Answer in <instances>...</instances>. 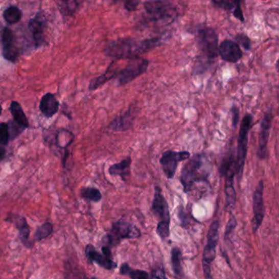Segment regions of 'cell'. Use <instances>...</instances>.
Listing matches in <instances>:
<instances>
[{"label": "cell", "instance_id": "cell-26", "mask_svg": "<svg viewBox=\"0 0 279 279\" xmlns=\"http://www.w3.org/2000/svg\"><path fill=\"white\" fill-rule=\"evenodd\" d=\"M181 257H182V252L178 247H175L172 249L171 251V263H172V268L174 273H175L177 277H181L182 276V266H181Z\"/></svg>", "mask_w": 279, "mask_h": 279}, {"label": "cell", "instance_id": "cell-33", "mask_svg": "<svg viewBox=\"0 0 279 279\" xmlns=\"http://www.w3.org/2000/svg\"><path fill=\"white\" fill-rule=\"evenodd\" d=\"M237 224H237L236 218L234 217V216H232V215H231L229 220H228V224L226 226L225 235H224L225 240H228L230 234H232L234 228H236Z\"/></svg>", "mask_w": 279, "mask_h": 279}, {"label": "cell", "instance_id": "cell-12", "mask_svg": "<svg viewBox=\"0 0 279 279\" xmlns=\"http://www.w3.org/2000/svg\"><path fill=\"white\" fill-rule=\"evenodd\" d=\"M46 26H47V20L40 13L35 15V17L31 18L28 23V27L36 48L41 47L46 43L45 35H44Z\"/></svg>", "mask_w": 279, "mask_h": 279}, {"label": "cell", "instance_id": "cell-29", "mask_svg": "<svg viewBox=\"0 0 279 279\" xmlns=\"http://www.w3.org/2000/svg\"><path fill=\"white\" fill-rule=\"evenodd\" d=\"M9 126L5 122L0 123V145L6 146L9 144Z\"/></svg>", "mask_w": 279, "mask_h": 279}, {"label": "cell", "instance_id": "cell-15", "mask_svg": "<svg viewBox=\"0 0 279 279\" xmlns=\"http://www.w3.org/2000/svg\"><path fill=\"white\" fill-rule=\"evenodd\" d=\"M152 210L155 216L160 220L159 223L170 224L171 216L169 212L168 203L162 195L161 189L156 186L155 188L154 197L152 201Z\"/></svg>", "mask_w": 279, "mask_h": 279}, {"label": "cell", "instance_id": "cell-5", "mask_svg": "<svg viewBox=\"0 0 279 279\" xmlns=\"http://www.w3.org/2000/svg\"><path fill=\"white\" fill-rule=\"evenodd\" d=\"M219 228L220 222L215 220L210 227L207 234V242L203 251L202 268L205 279H213L211 265L216 257V246L219 241Z\"/></svg>", "mask_w": 279, "mask_h": 279}, {"label": "cell", "instance_id": "cell-21", "mask_svg": "<svg viewBox=\"0 0 279 279\" xmlns=\"http://www.w3.org/2000/svg\"><path fill=\"white\" fill-rule=\"evenodd\" d=\"M112 64L111 63L107 68V70L106 71L105 73L103 75H101L99 77L92 79L89 83V86H88V89L90 91L96 90L97 88H99V87L102 86L103 84H106L109 80H112V79L117 77V72L118 70H113Z\"/></svg>", "mask_w": 279, "mask_h": 279}, {"label": "cell", "instance_id": "cell-36", "mask_svg": "<svg viewBox=\"0 0 279 279\" xmlns=\"http://www.w3.org/2000/svg\"><path fill=\"white\" fill-rule=\"evenodd\" d=\"M234 17L238 19L239 21H245L244 16H243V12H242V6H241L240 1H238V5H237L236 9H234Z\"/></svg>", "mask_w": 279, "mask_h": 279}, {"label": "cell", "instance_id": "cell-3", "mask_svg": "<svg viewBox=\"0 0 279 279\" xmlns=\"http://www.w3.org/2000/svg\"><path fill=\"white\" fill-rule=\"evenodd\" d=\"M253 117L250 113H246L242 121L240 131L238 135V154L236 158V175L238 180L242 179V173L244 170L246 162L247 147H248V135L250 129L252 127Z\"/></svg>", "mask_w": 279, "mask_h": 279}, {"label": "cell", "instance_id": "cell-23", "mask_svg": "<svg viewBox=\"0 0 279 279\" xmlns=\"http://www.w3.org/2000/svg\"><path fill=\"white\" fill-rule=\"evenodd\" d=\"M13 222L15 223L16 228H17L19 232V235H20V238H21V242L26 246H28V242H29L30 230L29 225L27 224V220L25 218L21 217V216H14V219H13Z\"/></svg>", "mask_w": 279, "mask_h": 279}, {"label": "cell", "instance_id": "cell-2", "mask_svg": "<svg viewBox=\"0 0 279 279\" xmlns=\"http://www.w3.org/2000/svg\"><path fill=\"white\" fill-rule=\"evenodd\" d=\"M211 165L203 154H197L185 165L181 173L180 182L185 193L194 190L197 183H207Z\"/></svg>", "mask_w": 279, "mask_h": 279}, {"label": "cell", "instance_id": "cell-1", "mask_svg": "<svg viewBox=\"0 0 279 279\" xmlns=\"http://www.w3.org/2000/svg\"><path fill=\"white\" fill-rule=\"evenodd\" d=\"M161 37L138 39L122 38L109 42L105 47L104 53L113 59H134L160 45Z\"/></svg>", "mask_w": 279, "mask_h": 279}, {"label": "cell", "instance_id": "cell-20", "mask_svg": "<svg viewBox=\"0 0 279 279\" xmlns=\"http://www.w3.org/2000/svg\"><path fill=\"white\" fill-rule=\"evenodd\" d=\"M132 160L130 156L112 165L109 168L108 172L112 176H120L123 181H126L130 175V168H131Z\"/></svg>", "mask_w": 279, "mask_h": 279}, {"label": "cell", "instance_id": "cell-39", "mask_svg": "<svg viewBox=\"0 0 279 279\" xmlns=\"http://www.w3.org/2000/svg\"><path fill=\"white\" fill-rule=\"evenodd\" d=\"M5 156H6V150H5V148H3L1 145H0V162L2 160H5Z\"/></svg>", "mask_w": 279, "mask_h": 279}, {"label": "cell", "instance_id": "cell-14", "mask_svg": "<svg viewBox=\"0 0 279 279\" xmlns=\"http://www.w3.org/2000/svg\"><path fill=\"white\" fill-rule=\"evenodd\" d=\"M219 55L222 59L230 63H236L242 58V52L237 42L231 39H225L219 45Z\"/></svg>", "mask_w": 279, "mask_h": 279}, {"label": "cell", "instance_id": "cell-28", "mask_svg": "<svg viewBox=\"0 0 279 279\" xmlns=\"http://www.w3.org/2000/svg\"><path fill=\"white\" fill-rule=\"evenodd\" d=\"M54 231V226L51 223H44L36 230L35 234V239L36 241H41L44 238L50 237Z\"/></svg>", "mask_w": 279, "mask_h": 279}, {"label": "cell", "instance_id": "cell-30", "mask_svg": "<svg viewBox=\"0 0 279 279\" xmlns=\"http://www.w3.org/2000/svg\"><path fill=\"white\" fill-rule=\"evenodd\" d=\"M215 6L225 11H231L234 13V9H236L238 1H212Z\"/></svg>", "mask_w": 279, "mask_h": 279}, {"label": "cell", "instance_id": "cell-7", "mask_svg": "<svg viewBox=\"0 0 279 279\" xmlns=\"http://www.w3.org/2000/svg\"><path fill=\"white\" fill-rule=\"evenodd\" d=\"M144 5L152 21L171 22L176 15L175 6L169 1H147Z\"/></svg>", "mask_w": 279, "mask_h": 279}, {"label": "cell", "instance_id": "cell-37", "mask_svg": "<svg viewBox=\"0 0 279 279\" xmlns=\"http://www.w3.org/2000/svg\"><path fill=\"white\" fill-rule=\"evenodd\" d=\"M149 279H168L166 276L164 270L163 269H156L153 270L152 273V277Z\"/></svg>", "mask_w": 279, "mask_h": 279}, {"label": "cell", "instance_id": "cell-11", "mask_svg": "<svg viewBox=\"0 0 279 279\" xmlns=\"http://www.w3.org/2000/svg\"><path fill=\"white\" fill-rule=\"evenodd\" d=\"M263 192H264V183L263 181H260L253 194V212H254V217L252 219L253 232H257V229L262 224L263 220L265 217V208L264 200H263Z\"/></svg>", "mask_w": 279, "mask_h": 279}, {"label": "cell", "instance_id": "cell-32", "mask_svg": "<svg viewBox=\"0 0 279 279\" xmlns=\"http://www.w3.org/2000/svg\"><path fill=\"white\" fill-rule=\"evenodd\" d=\"M236 40L238 44H240L242 47L244 48L246 50H250L251 48V41L247 35L243 33H239L236 35Z\"/></svg>", "mask_w": 279, "mask_h": 279}, {"label": "cell", "instance_id": "cell-4", "mask_svg": "<svg viewBox=\"0 0 279 279\" xmlns=\"http://www.w3.org/2000/svg\"><path fill=\"white\" fill-rule=\"evenodd\" d=\"M197 41L202 55L207 60L216 59L219 50V38L212 27H201L197 31Z\"/></svg>", "mask_w": 279, "mask_h": 279}, {"label": "cell", "instance_id": "cell-25", "mask_svg": "<svg viewBox=\"0 0 279 279\" xmlns=\"http://www.w3.org/2000/svg\"><path fill=\"white\" fill-rule=\"evenodd\" d=\"M4 18L9 25H13L21 21L22 17L21 11L16 6H10L4 12Z\"/></svg>", "mask_w": 279, "mask_h": 279}, {"label": "cell", "instance_id": "cell-9", "mask_svg": "<svg viewBox=\"0 0 279 279\" xmlns=\"http://www.w3.org/2000/svg\"><path fill=\"white\" fill-rule=\"evenodd\" d=\"M190 156L191 154L188 151H183V152L167 151L163 152L160 159V164L167 179H173L175 176L179 163L183 160H189Z\"/></svg>", "mask_w": 279, "mask_h": 279}, {"label": "cell", "instance_id": "cell-17", "mask_svg": "<svg viewBox=\"0 0 279 279\" xmlns=\"http://www.w3.org/2000/svg\"><path fill=\"white\" fill-rule=\"evenodd\" d=\"M135 119V111L129 108L118 117H115L109 125V128L114 131H125L133 126V121Z\"/></svg>", "mask_w": 279, "mask_h": 279}, {"label": "cell", "instance_id": "cell-22", "mask_svg": "<svg viewBox=\"0 0 279 279\" xmlns=\"http://www.w3.org/2000/svg\"><path fill=\"white\" fill-rule=\"evenodd\" d=\"M9 109H10L11 113L13 115V120L19 126L22 128L29 127V121L27 119L25 112L23 111L21 105L18 102L13 101L11 103L10 108Z\"/></svg>", "mask_w": 279, "mask_h": 279}, {"label": "cell", "instance_id": "cell-16", "mask_svg": "<svg viewBox=\"0 0 279 279\" xmlns=\"http://www.w3.org/2000/svg\"><path fill=\"white\" fill-rule=\"evenodd\" d=\"M85 255L89 262L97 263L107 270H112L117 267V263L113 261L112 259L108 258L105 254L99 253L92 245L89 244L86 246Z\"/></svg>", "mask_w": 279, "mask_h": 279}, {"label": "cell", "instance_id": "cell-6", "mask_svg": "<svg viewBox=\"0 0 279 279\" xmlns=\"http://www.w3.org/2000/svg\"><path fill=\"white\" fill-rule=\"evenodd\" d=\"M140 236L141 232L135 225L125 220H120L113 224L111 231L107 234L104 239L107 246L110 247L119 244L122 239H133Z\"/></svg>", "mask_w": 279, "mask_h": 279}, {"label": "cell", "instance_id": "cell-24", "mask_svg": "<svg viewBox=\"0 0 279 279\" xmlns=\"http://www.w3.org/2000/svg\"><path fill=\"white\" fill-rule=\"evenodd\" d=\"M121 274L125 275L131 279H149V275L146 271L133 269L127 264H123L120 269Z\"/></svg>", "mask_w": 279, "mask_h": 279}, {"label": "cell", "instance_id": "cell-38", "mask_svg": "<svg viewBox=\"0 0 279 279\" xmlns=\"http://www.w3.org/2000/svg\"><path fill=\"white\" fill-rule=\"evenodd\" d=\"M64 4L67 5V9H66V11L64 12V13H66V14H69V13L72 14L78 8V3L77 2H64Z\"/></svg>", "mask_w": 279, "mask_h": 279}, {"label": "cell", "instance_id": "cell-41", "mask_svg": "<svg viewBox=\"0 0 279 279\" xmlns=\"http://www.w3.org/2000/svg\"><path fill=\"white\" fill-rule=\"evenodd\" d=\"M91 279H97V278H96V277H92V278H91Z\"/></svg>", "mask_w": 279, "mask_h": 279}, {"label": "cell", "instance_id": "cell-8", "mask_svg": "<svg viewBox=\"0 0 279 279\" xmlns=\"http://www.w3.org/2000/svg\"><path fill=\"white\" fill-rule=\"evenodd\" d=\"M149 66V61L145 58H134L129 60V63L122 70L117 72V82L120 86H124L125 84L135 80L138 76L144 74L148 70Z\"/></svg>", "mask_w": 279, "mask_h": 279}, {"label": "cell", "instance_id": "cell-13", "mask_svg": "<svg viewBox=\"0 0 279 279\" xmlns=\"http://www.w3.org/2000/svg\"><path fill=\"white\" fill-rule=\"evenodd\" d=\"M3 43V56L9 62H15L19 57L18 48L15 43V37L12 30L5 27L1 32Z\"/></svg>", "mask_w": 279, "mask_h": 279}, {"label": "cell", "instance_id": "cell-18", "mask_svg": "<svg viewBox=\"0 0 279 279\" xmlns=\"http://www.w3.org/2000/svg\"><path fill=\"white\" fill-rule=\"evenodd\" d=\"M59 102L51 92L43 95L39 103V110L47 118H51L56 115L59 110Z\"/></svg>", "mask_w": 279, "mask_h": 279}, {"label": "cell", "instance_id": "cell-31", "mask_svg": "<svg viewBox=\"0 0 279 279\" xmlns=\"http://www.w3.org/2000/svg\"><path fill=\"white\" fill-rule=\"evenodd\" d=\"M66 279H88L84 272L75 269L74 267L66 270Z\"/></svg>", "mask_w": 279, "mask_h": 279}, {"label": "cell", "instance_id": "cell-35", "mask_svg": "<svg viewBox=\"0 0 279 279\" xmlns=\"http://www.w3.org/2000/svg\"><path fill=\"white\" fill-rule=\"evenodd\" d=\"M140 1H136V0H129L125 3V9L128 12H134L137 9V6L140 4Z\"/></svg>", "mask_w": 279, "mask_h": 279}, {"label": "cell", "instance_id": "cell-10", "mask_svg": "<svg viewBox=\"0 0 279 279\" xmlns=\"http://www.w3.org/2000/svg\"><path fill=\"white\" fill-rule=\"evenodd\" d=\"M273 115L272 111H266L261 122V131L259 136L258 150L257 156L261 160H265L268 157V143L269 133L272 128Z\"/></svg>", "mask_w": 279, "mask_h": 279}, {"label": "cell", "instance_id": "cell-27", "mask_svg": "<svg viewBox=\"0 0 279 279\" xmlns=\"http://www.w3.org/2000/svg\"><path fill=\"white\" fill-rule=\"evenodd\" d=\"M80 195L84 199L94 201V202H98L103 197L102 193H101L99 189L92 187L83 188L80 190Z\"/></svg>", "mask_w": 279, "mask_h": 279}, {"label": "cell", "instance_id": "cell-40", "mask_svg": "<svg viewBox=\"0 0 279 279\" xmlns=\"http://www.w3.org/2000/svg\"><path fill=\"white\" fill-rule=\"evenodd\" d=\"M2 106H1V105H0V115H1V113H2Z\"/></svg>", "mask_w": 279, "mask_h": 279}, {"label": "cell", "instance_id": "cell-19", "mask_svg": "<svg viewBox=\"0 0 279 279\" xmlns=\"http://www.w3.org/2000/svg\"><path fill=\"white\" fill-rule=\"evenodd\" d=\"M236 173L234 171H229L224 175L225 179V196H226V206L228 210H232L236 204V191L234 189V176Z\"/></svg>", "mask_w": 279, "mask_h": 279}, {"label": "cell", "instance_id": "cell-34", "mask_svg": "<svg viewBox=\"0 0 279 279\" xmlns=\"http://www.w3.org/2000/svg\"><path fill=\"white\" fill-rule=\"evenodd\" d=\"M231 112H232V125L234 128H236L238 126V123H239V118H240V111L237 106H232L231 108Z\"/></svg>", "mask_w": 279, "mask_h": 279}]
</instances>
